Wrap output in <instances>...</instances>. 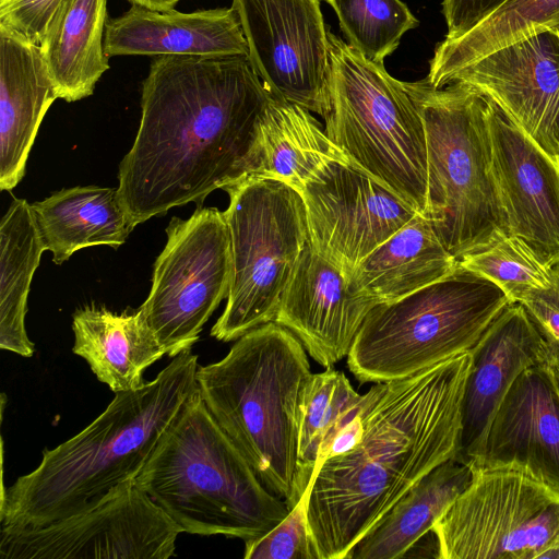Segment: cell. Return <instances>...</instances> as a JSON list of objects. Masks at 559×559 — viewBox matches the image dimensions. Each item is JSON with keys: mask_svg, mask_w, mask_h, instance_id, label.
Listing matches in <instances>:
<instances>
[{"mask_svg": "<svg viewBox=\"0 0 559 559\" xmlns=\"http://www.w3.org/2000/svg\"><path fill=\"white\" fill-rule=\"evenodd\" d=\"M512 304L492 282L457 264L450 275L377 304L347 355L360 382L403 379L469 352Z\"/></svg>", "mask_w": 559, "mask_h": 559, "instance_id": "cell-7", "label": "cell"}, {"mask_svg": "<svg viewBox=\"0 0 559 559\" xmlns=\"http://www.w3.org/2000/svg\"><path fill=\"white\" fill-rule=\"evenodd\" d=\"M166 235L150 294L139 311L173 358L192 348L227 298L231 257L224 212L216 207L199 206L188 219L173 217Z\"/></svg>", "mask_w": 559, "mask_h": 559, "instance_id": "cell-11", "label": "cell"}, {"mask_svg": "<svg viewBox=\"0 0 559 559\" xmlns=\"http://www.w3.org/2000/svg\"><path fill=\"white\" fill-rule=\"evenodd\" d=\"M271 92L247 56H157L142 83L141 120L119 165L134 226L257 175Z\"/></svg>", "mask_w": 559, "mask_h": 559, "instance_id": "cell-1", "label": "cell"}, {"mask_svg": "<svg viewBox=\"0 0 559 559\" xmlns=\"http://www.w3.org/2000/svg\"><path fill=\"white\" fill-rule=\"evenodd\" d=\"M61 0L0 1V24L39 45Z\"/></svg>", "mask_w": 559, "mask_h": 559, "instance_id": "cell-35", "label": "cell"}, {"mask_svg": "<svg viewBox=\"0 0 559 559\" xmlns=\"http://www.w3.org/2000/svg\"><path fill=\"white\" fill-rule=\"evenodd\" d=\"M457 264L430 222L417 214L371 251L348 282L376 304L389 302L450 275Z\"/></svg>", "mask_w": 559, "mask_h": 559, "instance_id": "cell-23", "label": "cell"}, {"mask_svg": "<svg viewBox=\"0 0 559 559\" xmlns=\"http://www.w3.org/2000/svg\"><path fill=\"white\" fill-rule=\"evenodd\" d=\"M321 0H233L248 59L267 90L323 119L331 110L328 26Z\"/></svg>", "mask_w": 559, "mask_h": 559, "instance_id": "cell-13", "label": "cell"}, {"mask_svg": "<svg viewBox=\"0 0 559 559\" xmlns=\"http://www.w3.org/2000/svg\"><path fill=\"white\" fill-rule=\"evenodd\" d=\"M463 267L496 284L512 304L551 284L552 267L539 261L520 238L509 235L491 248L464 257Z\"/></svg>", "mask_w": 559, "mask_h": 559, "instance_id": "cell-32", "label": "cell"}, {"mask_svg": "<svg viewBox=\"0 0 559 559\" xmlns=\"http://www.w3.org/2000/svg\"><path fill=\"white\" fill-rule=\"evenodd\" d=\"M491 100L559 163V32L545 31L499 48L452 73Z\"/></svg>", "mask_w": 559, "mask_h": 559, "instance_id": "cell-15", "label": "cell"}, {"mask_svg": "<svg viewBox=\"0 0 559 559\" xmlns=\"http://www.w3.org/2000/svg\"><path fill=\"white\" fill-rule=\"evenodd\" d=\"M436 522L441 559H559V493L514 467L471 466Z\"/></svg>", "mask_w": 559, "mask_h": 559, "instance_id": "cell-10", "label": "cell"}, {"mask_svg": "<svg viewBox=\"0 0 559 559\" xmlns=\"http://www.w3.org/2000/svg\"><path fill=\"white\" fill-rule=\"evenodd\" d=\"M198 367L191 349L181 352L140 389L115 393L78 435L44 450L35 469L2 490L1 527L47 525L133 479L197 390Z\"/></svg>", "mask_w": 559, "mask_h": 559, "instance_id": "cell-3", "label": "cell"}, {"mask_svg": "<svg viewBox=\"0 0 559 559\" xmlns=\"http://www.w3.org/2000/svg\"><path fill=\"white\" fill-rule=\"evenodd\" d=\"M469 352L364 394L362 431L311 476L307 516L319 559L352 547L426 474L455 459Z\"/></svg>", "mask_w": 559, "mask_h": 559, "instance_id": "cell-2", "label": "cell"}, {"mask_svg": "<svg viewBox=\"0 0 559 559\" xmlns=\"http://www.w3.org/2000/svg\"><path fill=\"white\" fill-rule=\"evenodd\" d=\"M312 480L289 513L263 536L245 543L246 559H319L308 524Z\"/></svg>", "mask_w": 559, "mask_h": 559, "instance_id": "cell-33", "label": "cell"}, {"mask_svg": "<svg viewBox=\"0 0 559 559\" xmlns=\"http://www.w3.org/2000/svg\"><path fill=\"white\" fill-rule=\"evenodd\" d=\"M0 1H3V0H0Z\"/></svg>", "mask_w": 559, "mask_h": 559, "instance_id": "cell-39", "label": "cell"}, {"mask_svg": "<svg viewBox=\"0 0 559 559\" xmlns=\"http://www.w3.org/2000/svg\"><path fill=\"white\" fill-rule=\"evenodd\" d=\"M180 530L129 479L82 511L39 527L0 528L1 559H167Z\"/></svg>", "mask_w": 559, "mask_h": 559, "instance_id": "cell-12", "label": "cell"}, {"mask_svg": "<svg viewBox=\"0 0 559 559\" xmlns=\"http://www.w3.org/2000/svg\"><path fill=\"white\" fill-rule=\"evenodd\" d=\"M46 250L31 204L13 199L0 224V348L32 357L25 328L33 275Z\"/></svg>", "mask_w": 559, "mask_h": 559, "instance_id": "cell-28", "label": "cell"}, {"mask_svg": "<svg viewBox=\"0 0 559 559\" xmlns=\"http://www.w3.org/2000/svg\"><path fill=\"white\" fill-rule=\"evenodd\" d=\"M31 206L45 248L56 264L87 247L118 248L135 227L118 190L112 188L62 189Z\"/></svg>", "mask_w": 559, "mask_h": 559, "instance_id": "cell-25", "label": "cell"}, {"mask_svg": "<svg viewBox=\"0 0 559 559\" xmlns=\"http://www.w3.org/2000/svg\"><path fill=\"white\" fill-rule=\"evenodd\" d=\"M469 354L454 460L471 466L478 459L492 418L515 379L526 368L550 361V355L545 340L518 302L502 310Z\"/></svg>", "mask_w": 559, "mask_h": 559, "instance_id": "cell-19", "label": "cell"}, {"mask_svg": "<svg viewBox=\"0 0 559 559\" xmlns=\"http://www.w3.org/2000/svg\"><path fill=\"white\" fill-rule=\"evenodd\" d=\"M507 0H443L442 14L448 33L445 39H456L495 12Z\"/></svg>", "mask_w": 559, "mask_h": 559, "instance_id": "cell-36", "label": "cell"}, {"mask_svg": "<svg viewBox=\"0 0 559 559\" xmlns=\"http://www.w3.org/2000/svg\"><path fill=\"white\" fill-rule=\"evenodd\" d=\"M107 0H61L39 44L58 98L91 96L109 69L104 48Z\"/></svg>", "mask_w": 559, "mask_h": 559, "instance_id": "cell-24", "label": "cell"}, {"mask_svg": "<svg viewBox=\"0 0 559 559\" xmlns=\"http://www.w3.org/2000/svg\"><path fill=\"white\" fill-rule=\"evenodd\" d=\"M471 466L514 467L559 493V380L550 361L526 368L513 382Z\"/></svg>", "mask_w": 559, "mask_h": 559, "instance_id": "cell-17", "label": "cell"}, {"mask_svg": "<svg viewBox=\"0 0 559 559\" xmlns=\"http://www.w3.org/2000/svg\"><path fill=\"white\" fill-rule=\"evenodd\" d=\"M58 98L39 45L0 24V189L25 175L39 126Z\"/></svg>", "mask_w": 559, "mask_h": 559, "instance_id": "cell-21", "label": "cell"}, {"mask_svg": "<svg viewBox=\"0 0 559 559\" xmlns=\"http://www.w3.org/2000/svg\"><path fill=\"white\" fill-rule=\"evenodd\" d=\"M181 533L254 540L288 513L205 406L198 389L134 477Z\"/></svg>", "mask_w": 559, "mask_h": 559, "instance_id": "cell-5", "label": "cell"}, {"mask_svg": "<svg viewBox=\"0 0 559 559\" xmlns=\"http://www.w3.org/2000/svg\"><path fill=\"white\" fill-rule=\"evenodd\" d=\"M333 160L349 162L309 110L271 93L260 124V164L254 177L278 180L300 192Z\"/></svg>", "mask_w": 559, "mask_h": 559, "instance_id": "cell-27", "label": "cell"}, {"mask_svg": "<svg viewBox=\"0 0 559 559\" xmlns=\"http://www.w3.org/2000/svg\"><path fill=\"white\" fill-rule=\"evenodd\" d=\"M225 191L231 272L211 335L230 342L274 320L309 234L302 198L288 185L251 177Z\"/></svg>", "mask_w": 559, "mask_h": 559, "instance_id": "cell-9", "label": "cell"}, {"mask_svg": "<svg viewBox=\"0 0 559 559\" xmlns=\"http://www.w3.org/2000/svg\"><path fill=\"white\" fill-rule=\"evenodd\" d=\"M376 305L355 292L345 274L308 243L273 321L288 329L313 360L328 368L349 354Z\"/></svg>", "mask_w": 559, "mask_h": 559, "instance_id": "cell-18", "label": "cell"}, {"mask_svg": "<svg viewBox=\"0 0 559 559\" xmlns=\"http://www.w3.org/2000/svg\"><path fill=\"white\" fill-rule=\"evenodd\" d=\"M545 31L559 32V0H507L465 35L439 43L427 79L443 87L462 67Z\"/></svg>", "mask_w": 559, "mask_h": 559, "instance_id": "cell-29", "label": "cell"}, {"mask_svg": "<svg viewBox=\"0 0 559 559\" xmlns=\"http://www.w3.org/2000/svg\"><path fill=\"white\" fill-rule=\"evenodd\" d=\"M545 340L550 361L559 368V263L552 266L551 284L547 288L534 289L518 302Z\"/></svg>", "mask_w": 559, "mask_h": 559, "instance_id": "cell-34", "label": "cell"}, {"mask_svg": "<svg viewBox=\"0 0 559 559\" xmlns=\"http://www.w3.org/2000/svg\"><path fill=\"white\" fill-rule=\"evenodd\" d=\"M487 100L492 169L509 234L552 267L559 263V163Z\"/></svg>", "mask_w": 559, "mask_h": 559, "instance_id": "cell-16", "label": "cell"}, {"mask_svg": "<svg viewBox=\"0 0 559 559\" xmlns=\"http://www.w3.org/2000/svg\"><path fill=\"white\" fill-rule=\"evenodd\" d=\"M131 4L144 7L156 11H169L175 9L180 0H127Z\"/></svg>", "mask_w": 559, "mask_h": 559, "instance_id": "cell-37", "label": "cell"}, {"mask_svg": "<svg viewBox=\"0 0 559 559\" xmlns=\"http://www.w3.org/2000/svg\"><path fill=\"white\" fill-rule=\"evenodd\" d=\"M115 56H247L248 44L233 7L190 13L156 11L132 4L109 19L104 36Z\"/></svg>", "mask_w": 559, "mask_h": 559, "instance_id": "cell-20", "label": "cell"}, {"mask_svg": "<svg viewBox=\"0 0 559 559\" xmlns=\"http://www.w3.org/2000/svg\"><path fill=\"white\" fill-rule=\"evenodd\" d=\"M310 246L347 278L417 211L349 162L324 165L299 192Z\"/></svg>", "mask_w": 559, "mask_h": 559, "instance_id": "cell-14", "label": "cell"}, {"mask_svg": "<svg viewBox=\"0 0 559 559\" xmlns=\"http://www.w3.org/2000/svg\"><path fill=\"white\" fill-rule=\"evenodd\" d=\"M424 123L427 146L425 216L456 259L487 250L509 236L492 169L488 100L453 82H403Z\"/></svg>", "mask_w": 559, "mask_h": 559, "instance_id": "cell-6", "label": "cell"}, {"mask_svg": "<svg viewBox=\"0 0 559 559\" xmlns=\"http://www.w3.org/2000/svg\"><path fill=\"white\" fill-rule=\"evenodd\" d=\"M557 372H558V380H559V368L557 369Z\"/></svg>", "mask_w": 559, "mask_h": 559, "instance_id": "cell-38", "label": "cell"}, {"mask_svg": "<svg viewBox=\"0 0 559 559\" xmlns=\"http://www.w3.org/2000/svg\"><path fill=\"white\" fill-rule=\"evenodd\" d=\"M324 1L335 11L347 44L376 63H383L402 36L419 24L401 0Z\"/></svg>", "mask_w": 559, "mask_h": 559, "instance_id": "cell-31", "label": "cell"}, {"mask_svg": "<svg viewBox=\"0 0 559 559\" xmlns=\"http://www.w3.org/2000/svg\"><path fill=\"white\" fill-rule=\"evenodd\" d=\"M307 350L274 321L239 338L218 361L198 367L197 389L260 481L292 509L298 491V441Z\"/></svg>", "mask_w": 559, "mask_h": 559, "instance_id": "cell-4", "label": "cell"}, {"mask_svg": "<svg viewBox=\"0 0 559 559\" xmlns=\"http://www.w3.org/2000/svg\"><path fill=\"white\" fill-rule=\"evenodd\" d=\"M364 394L342 371L328 367L307 382L298 441V491L302 496L317 465L330 455L334 439L359 415Z\"/></svg>", "mask_w": 559, "mask_h": 559, "instance_id": "cell-30", "label": "cell"}, {"mask_svg": "<svg viewBox=\"0 0 559 559\" xmlns=\"http://www.w3.org/2000/svg\"><path fill=\"white\" fill-rule=\"evenodd\" d=\"M72 330V352L114 393L143 386L145 369L166 355L139 310L115 313L85 306L73 313Z\"/></svg>", "mask_w": 559, "mask_h": 559, "instance_id": "cell-22", "label": "cell"}, {"mask_svg": "<svg viewBox=\"0 0 559 559\" xmlns=\"http://www.w3.org/2000/svg\"><path fill=\"white\" fill-rule=\"evenodd\" d=\"M469 465L449 460L419 479L349 550L345 559H397L428 532L472 480Z\"/></svg>", "mask_w": 559, "mask_h": 559, "instance_id": "cell-26", "label": "cell"}, {"mask_svg": "<svg viewBox=\"0 0 559 559\" xmlns=\"http://www.w3.org/2000/svg\"><path fill=\"white\" fill-rule=\"evenodd\" d=\"M331 110L324 131L348 160L417 213L427 202L423 119L403 82L366 59L328 26Z\"/></svg>", "mask_w": 559, "mask_h": 559, "instance_id": "cell-8", "label": "cell"}]
</instances>
